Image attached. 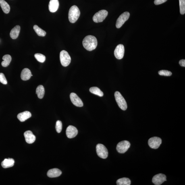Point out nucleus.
<instances>
[{
    "mask_svg": "<svg viewBox=\"0 0 185 185\" xmlns=\"http://www.w3.org/2000/svg\"><path fill=\"white\" fill-rule=\"evenodd\" d=\"M162 143V140L157 137H154L148 140V144L150 147L153 149H157Z\"/></svg>",
    "mask_w": 185,
    "mask_h": 185,
    "instance_id": "obj_9",
    "label": "nucleus"
},
{
    "mask_svg": "<svg viewBox=\"0 0 185 185\" xmlns=\"http://www.w3.org/2000/svg\"><path fill=\"white\" fill-rule=\"evenodd\" d=\"M60 59L61 64L63 67L68 66L71 63V58L70 56L66 51L63 50L60 54Z\"/></svg>",
    "mask_w": 185,
    "mask_h": 185,
    "instance_id": "obj_4",
    "label": "nucleus"
},
{
    "mask_svg": "<svg viewBox=\"0 0 185 185\" xmlns=\"http://www.w3.org/2000/svg\"><path fill=\"white\" fill-rule=\"evenodd\" d=\"M0 82L3 84L6 85L7 84V81L6 78L3 73H0Z\"/></svg>",
    "mask_w": 185,
    "mask_h": 185,
    "instance_id": "obj_31",
    "label": "nucleus"
},
{
    "mask_svg": "<svg viewBox=\"0 0 185 185\" xmlns=\"http://www.w3.org/2000/svg\"><path fill=\"white\" fill-rule=\"evenodd\" d=\"M108 12L105 10H102L96 13L92 17L94 22L99 23L103 22L107 16Z\"/></svg>",
    "mask_w": 185,
    "mask_h": 185,
    "instance_id": "obj_6",
    "label": "nucleus"
},
{
    "mask_svg": "<svg viewBox=\"0 0 185 185\" xmlns=\"http://www.w3.org/2000/svg\"><path fill=\"white\" fill-rule=\"evenodd\" d=\"M24 136L26 142L29 144H32L35 141V136L30 131H27L24 133Z\"/></svg>",
    "mask_w": 185,
    "mask_h": 185,
    "instance_id": "obj_14",
    "label": "nucleus"
},
{
    "mask_svg": "<svg viewBox=\"0 0 185 185\" xmlns=\"http://www.w3.org/2000/svg\"><path fill=\"white\" fill-rule=\"evenodd\" d=\"M90 91L91 93L99 96L100 97H102L104 95L103 92L99 88L96 87H93L90 88Z\"/></svg>",
    "mask_w": 185,
    "mask_h": 185,
    "instance_id": "obj_24",
    "label": "nucleus"
},
{
    "mask_svg": "<svg viewBox=\"0 0 185 185\" xmlns=\"http://www.w3.org/2000/svg\"><path fill=\"white\" fill-rule=\"evenodd\" d=\"M116 183L117 185H130L131 182L130 179L123 178L118 180Z\"/></svg>",
    "mask_w": 185,
    "mask_h": 185,
    "instance_id": "obj_25",
    "label": "nucleus"
},
{
    "mask_svg": "<svg viewBox=\"0 0 185 185\" xmlns=\"http://www.w3.org/2000/svg\"><path fill=\"white\" fill-rule=\"evenodd\" d=\"M80 12L78 7L76 5L73 6L69 9L68 18L69 22L74 23L78 20L80 16Z\"/></svg>",
    "mask_w": 185,
    "mask_h": 185,
    "instance_id": "obj_2",
    "label": "nucleus"
},
{
    "mask_svg": "<svg viewBox=\"0 0 185 185\" xmlns=\"http://www.w3.org/2000/svg\"><path fill=\"white\" fill-rule=\"evenodd\" d=\"M96 152L99 157L103 159H106L108 157V150L103 144H98L96 146Z\"/></svg>",
    "mask_w": 185,
    "mask_h": 185,
    "instance_id": "obj_5",
    "label": "nucleus"
},
{
    "mask_svg": "<svg viewBox=\"0 0 185 185\" xmlns=\"http://www.w3.org/2000/svg\"><path fill=\"white\" fill-rule=\"evenodd\" d=\"M115 100L119 107L122 110L126 111L127 108L126 102L120 92L118 91L115 92Z\"/></svg>",
    "mask_w": 185,
    "mask_h": 185,
    "instance_id": "obj_3",
    "label": "nucleus"
},
{
    "mask_svg": "<svg viewBox=\"0 0 185 185\" xmlns=\"http://www.w3.org/2000/svg\"><path fill=\"white\" fill-rule=\"evenodd\" d=\"M179 64L181 66L183 67H185V60L184 59L181 60L179 62Z\"/></svg>",
    "mask_w": 185,
    "mask_h": 185,
    "instance_id": "obj_33",
    "label": "nucleus"
},
{
    "mask_svg": "<svg viewBox=\"0 0 185 185\" xmlns=\"http://www.w3.org/2000/svg\"><path fill=\"white\" fill-rule=\"evenodd\" d=\"M180 5V13L182 15L185 13V0H179Z\"/></svg>",
    "mask_w": 185,
    "mask_h": 185,
    "instance_id": "obj_28",
    "label": "nucleus"
},
{
    "mask_svg": "<svg viewBox=\"0 0 185 185\" xmlns=\"http://www.w3.org/2000/svg\"><path fill=\"white\" fill-rule=\"evenodd\" d=\"M62 174L61 171L57 168L49 170L47 173V176L49 178H56L60 176Z\"/></svg>",
    "mask_w": 185,
    "mask_h": 185,
    "instance_id": "obj_16",
    "label": "nucleus"
},
{
    "mask_svg": "<svg viewBox=\"0 0 185 185\" xmlns=\"http://www.w3.org/2000/svg\"><path fill=\"white\" fill-rule=\"evenodd\" d=\"M15 161L13 159H5L1 163L2 166L3 168H7L12 167L14 165Z\"/></svg>",
    "mask_w": 185,
    "mask_h": 185,
    "instance_id": "obj_20",
    "label": "nucleus"
},
{
    "mask_svg": "<svg viewBox=\"0 0 185 185\" xmlns=\"http://www.w3.org/2000/svg\"><path fill=\"white\" fill-rule=\"evenodd\" d=\"M130 16V13L128 12H125L120 15L117 20L116 28L118 29L120 28L124 23L128 20Z\"/></svg>",
    "mask_w": 185,
    "mask_h": 185,
    "instance_id": "obj_8",
    "label": "nucleus"
},
{
    "mask_svg": "<svg viewBox=\"0 0 185 185\" xmlns=\"http://www.w3.org/2000/svg\"><path fill=\"white\" fill-rule=\"evenodd\" d=\"M166 181V176L162 173H159L155 175L152 179V182L154 184L156 185H161L165 181Z\"/></svg>",
    "mask_w": 185,
    "mask_h": 185,
    "instance_id": "obj_10",
    "label": "nucleus"
},
{
    "mask_svg": "<svg viewBox=\"0 0 185 185\" xmlns=\"http://www.w3.org/2000/svg\"><path fill=\"white\" fill-rule=\"evenodd\" d=\"M20 26H18V25L15 26L11 31L10 34V37L13 39H16L18 37L19 33H20Z\"/></svg>",
    "mask_w": 185,
    "mask_h": 185,
    "instance_id": "obj_19",
    "label": "nucleus"
},
{
    "mask_svg": "<svg viewBox=\"0 0 185 185\" xmlns=\"http://www.w3.org/2000/svg\"><path fill=\"white\" fill-rule=\"evenodd\" d=\"M83 47L88 51H91L95 49L97 45V41L96 38L92 35L86 36L83 41Z\"/></svg>",
    "mask_w": 185,
    "mask_h": 185,
    "instance_id": "obj_1",
    "label": "nucleus"
},
{
    "mask_svg": "<svg viewBox=\"0 0 185 185\" xmlns=\"http://www.w3.org/2000/svg\"><path fill=\"white\" fill-rule=\"evenodd\" d=\"M159 74L161 76H170L172 75V73L170 71L166 70H161L159 71Z\"/></svg>",
    "mask_w": 185,
    "mask_h": 185,
    "instance_id": "obj_30",
    "label": "nucleus"
},
{
    "mask_svg": "<svg viewBox=\"0 0 185 185\" xmlns=\"http://www.w3.org/2000/svg\"><path fill=\"white\" fill-rule=\"evenodd\" d=\"M33 76L30 69L28 68H24L22 70L21 74V78L24 81L29 80L31 77Z\"/></svg>",
    "mask_w": 185,
    "mask_h": 185,
    "instance_id": "obj_17",
    "label": "nucleus"
},
{
    "mask_svg": "<svg viewBox=\"0 0 185 185\" xmlns=\"http://www.w3.org/2000/svg\"><path fill=\"white\" fill-rule=\"evenodd\" d=\"M59 7L58 0H51L49 3V8L50 12L55 13L58 9Z\"/></svg>",
    "mask_w": 185,
    "mask_h": 185,
    "instance_id": "obj_15",
    "label": "nucleus"
},
{
    "mask_svg": "<svg viewBox=\"0 0 185 185\" xmlns=\"http://www.w3.org/2000/svg\"><path fill=\"white\" fill-rule=\"evenodd\" d=\"M167 1V0H155L154 3L156 5H160L166 2Z\"/></svg>",
    "mask_w": 185,
    "mask_h": 185,
    "instance_id": "obj_32",
    "label": "nucleus"
},
{
    "mask_svg": "<svg viewBox=\"0 0 185 185\" xmlns=\"http://www.w3.org/2000/svg\"><path fill=\"white\" fill-rule=\"evenodd\" d=\"M62 123L60 120H58L56 123V129L58 133H61L62 130Z\"/></svg>",
    "mask_w": 185,
    "mask_h": 185,
    "instance_id": "obj_29",
    "label": "nucleus"
},
{
    "mask_svg": "<svg viewBox=\"0 0 185 185\" xmlns=\"http://www.w3.org/2000/svg\"><path fill=\"white\" fill-rule=\"evenodd\" d=\"M34 57L40 63H43L46 60L45 56L41 54H35L34 55Z\"/></svg>",
    "mask_w": 185,
    "mask_h": 185,
    "instance_id": "obj_27",
    "label": "nucleus"
},
{
    "mask_svg": "<svg viewBox=\"0 0 185 185\" xmlns=\"http://www.w3.org/2000/svg\"><path fill=\"white\" fill-rule=\"evenodd\" d=\"M78 130L76 127L69 126L67 128L66 134L67 137L71 138L75 137L78 134Z\"/></svg>",
    "mask_w": 185,
    "mask_h": 185,
    "instance_id": "obj_13",
    "label": "nucleus"
},
{
    "mask_svg": "<svg viewBox=\"0 0 185 185\" xmlns=\"http://www.w3.org/2000/svg\"><path fill=\"white\" fill-rule=\"evenodd\" d=\"M45 89L42 85H40L36 88V94L40 99H43L45 94Z\"/></svg>",
    "mask_w": 185,
    "mask_h": 185,
    "instance_id": "obj_22",
    "label": "nucleus"
},
{
    "mask_svg": "<svg viewBox=\"0 0 185 185\" xmlns=\"http://www.w3.org/2000/svg\"><path fill=\"white\" fill-rule=\"evenodd\" d=\"M0 6L3 12L6 14L8 13L10 11V7L4 0H0Z\"/></svg>",
    "mask_w": 185,
    "mask_h": 185,
    "instance_id": "obj_21",
    "label": "nucleus"
},
{
    "mask_svg": "<svg viewBox=\"0 0 185 185\" xmlns=\"http://www.w3.org/2000/svg\"><path fill=\"white\" fill-rule=\"evenodd\" d=\"M130 146V143L127 140H123L117 144L116 149L119 153L123 154L126 152Z\"/></svg>",
    "mask_w": 185,
    "mask_h": 185,
    "instance_id": "obj_7",
    "label": "nucleus"
},
{
    "mask_svg": "<svg viewBox=\"0 0 185 185\" xmlns=\"http://www.w3.org/2000/svg\"><path fill=\"white\" fill-rule=\"evenodd\" d=\"M33 29L38 36L44 37V36H45L46 35V33L45 31L39 27L37 25H34L33 26Z\"/></svg>",
    "mask_w": 185,
    "mask_h": 185,
    "instance_id": "obj_26",
    "label": "nucleus"
},
{
    "mask_svg": "<svg viewBox=\"0 0 185 185\" xmlns=\"http://www.w3.org/2000/svg\"><path fill=\"white\" fill-rule=\"evenodd\" d=\"M31 116L32 115L29 111H25L19 113L17 115V118L21 122H22L30 118Z\"/></svg>",
    "mask_w": 185,
    "mask_h": 185,
    "instance_id": "obj_18",
    "label": "nucleus"
},
{
    "mask_svg": "<svg viewBox=\"0 0 185 185\" xmlns=\"http://www.w3.org/2000/svg\"><path fill=\"white\" fill-rule=\"evenodd\" d=\"M70 99L73 104L76 106L82 107L83 106V104L82 100L74 92L71 93Z\"/></svg>",
    "mask_w": 185,
    "mask_h": 185,
    "instance_id": "obj_12",
    "label": "nucleus"
},
{
    "mask_svg": "<svg viewBox=\"0 0 185 185\" xmlns=\"http://www.w3.org/2000/svg\"><path fill=\"white\" fill-rule=\"evenodd\" d=\"M3 61L2 62L1 65L3 67H7L8 66L11 61V57L10 55H6L3 57Z\"/></svg>",
    "mask_w": 185,
    "mask_h": 185,
    "instance_id": "obj_23",
    "label": "nucleus"
},
{
    "mask_svg": "<svg viewBox=\"0 0 185 185\" xmlns=\"http://www.w3.org/2000/svg\"><path fill=\"white\" fill-rule=\"evenodd\" d=\"M124 46L122 44H119L117 45L114 51V55L115 58L118 59H122L124 56Z\"/></svg>",
    "mask_w": 185,
    "mask_h": 185,
    "instance_id": "obj_11",
    "label": "nucleus"
}]
</instances>
